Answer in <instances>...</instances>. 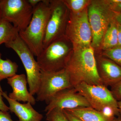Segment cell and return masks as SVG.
Masks as SVG:
<instances>
[{"label":"cell","instance_id":"1","mask_svg":"<svg viewBox=\"0 0 121 121\" xmlns=\"http://www.w3.org/2000/svg\"><path fill=\"white\" fill-rule=\"evenodd\" d=\"M66 64L72 87L82 82L103 85L98 72L96 59L92 46L74 50Z\"/></svg>","mask_w":121,"mask_h":121},{"label":"cell","instance_id":"2","mask_svg":"<svg viewBox=\"0 0 121 121\" xmlns=\"http://www.w3.org/2000/svg\"><path fill=\"white\" fill-rule=\"evenodd\" d=\"M51 13L50 0H42L34 8L30 23L19 35L35 56L43 50V41L46 28Z\"/></svg>","mask_w":121,"mask_h":121},{"label":"cell","instance_id":"3","mask_svg":"<svg viewBox=\"0 0 121 121\" xmlns=\"http://www.w3.org/2000/svg\"><path fill=\"white\" fill-rule=\"evenodd\" d=\"M116 13L111 10L106 0L91 1L87 14L92 33L91 46L98 48L110 24L115 19Z\"/></svg>","mask_w":121,"mask_h":121},{"label":"cell","instance_id":"4","mask_svg":"<svg viewBox=\"0 0 121 121\" xmlns=\"http://www.w3.org/2000/svg\"><path fill=\"white\" fill-rule=\"evenodd\" d=\"M68 40L65 36L57 39L43 49L36 57L41 70L55 71L65 68L70 55Z\"/></svg>","mask_w":121,"mask_h":121},{"label":"cell","instance_id":"5","mask_svg":"<svg viewBox=\"0 0 121 121\" xmlns=\"http://www.w3.org/2000/svg\"><path fill=\"white\" fill-rule=\"evenodd\" d=\"M4 44L7 48L13 50L19 57L26 71L29 92L33 95L36 94L39 86L41 70L34 54L19 35Z\"/></svg>","mask_w":121,"mask_h":121},{"label":"cell","instance_id":"6","mask_svg":"<svg viewBox=\"0 0 121 121\" xmlns=\"http://www.w3.org/2000/svg\"><path fill=\"white\" fill-rule=\"evenodd\" d=\"M65 36L72 43L74 50L91 46L92 33L87 8L78 13L71 12Z\"/></svg>","mask_w":121,"mask_h":121},{"label":"cell","instance_id":"7","mask_svg":"<svg viewBox=\"0 0 121 121\" xmlns=\"http://www.w3.org/2000/svg\"><path fill=\"white\" fill-rule=\"evenodd\" d=\"M71 87L70 76L66 68L55 71L41 70L39 86L36 99L37 101H45L48 104L57 93Z\"/></svg>","mask_w":121,"mask_h":121},{"label":"cell","instance_id":"8","mask_svg":"<svg viewBox=\"0 0 121 121\" xmlns=\"http://www.w3.org/2000/svg\"><path fill=\"white\" fill-rule=\"evenodd\" d=\"M34 8L26 0H1V19L12 24L19 33L28 26Z\"/></svg>","mask_w":121,"mask_h":121},{"label":"cell","instance_id":"9","mask_svg":"<svg viewBox=\"0 0 121 121\" xmlns=\"http://www.w3.org/2000/svg\"><path fill=\"white\" fill-rule=\"evenodd\" d=\"M51 13L43 41V49L55 40L65 36L69 20L68 8L62 1L50 0Z\"/></svg>","mask_w":121,"mask_h":121},{"label":"cell","instance_id":"10","mask_svg":"<svg viewBox=\"0 0 121 121\" xmlns=\"http://www.w3.org/2000/svg\"><path fill=\"white\" fill-rule=\"evenodd\" d=\"M74 87L86 99L91 107L98 111L107 106L118 108L117 101L110 90L104 85H91L82 82Z\"/></svg>","mask_w":121,"mask_h":121},{"label":"cell","instance_id":"11","mask_svg":"<svg viewBox=\"0 0 121 121\" xmlns=\"http://www.w3.org/2000/svg\"><path fill=\"white\" fill-rule=\"evenodd\" d=\"M89 107L90 105L86 99L74 87H71L63 90L53 96L44 111L47 113L56 109L64 110Z\"/></svg>","mask_w":121,"mask_h":121},{"label":"cell","instance_id":"12","mask_svg":"<svg viewBox=\"0 0 121 121\" xmlns=\"http://www.w3.org/2000/svg\"><path fill=\"white\" fill-rule=\"evenodd\" d=\"M96 62L99 74L104 86L111 87L121 80V67L116 63L106 57Z\"/></svg>","mask_w":121,"mask_h":121},{"label":"cell","instance_id":"13","mask_svg":"<svg viewBox=\"0 0 121 121\" xmlns=\"http://www.w3.org/2000/svg\"><path fill=\"white\" fill-rule=\"evenodd\" d=\"M7 81L13 90L8 95L9 97L17 101L27 102L32 105H35L36 99L28 90L27 80L24 74H16L7 79Z\"/></svg>","mask_w":121,"mask_h":121},{"label":"cell","instance_id":"14","mask_svg":"<svg viewBox=\"0 0 121 121\" xmlns=\"http://www.w3.org/2000/svg\"><path fill=\"white\" fill-rule=\"evenodd\" d=\"M2 95L8 102L9 110L18 118L17 121H41L43 118V115L35 110L30 103L22 104L12 99L6 92L3 91Z\"/></svg>","mask_w":121,"mask_h":121},{"label":"cell","instance_id":"15","mask_svg":"<svg viewBox=\"0 0 121 121\" xmlns=\"http://www.w3.org/2000/svg\"><path fill=\"white\" fill-rule=\"evenodd\" d=\"M65 110L82 121H110L101 112L91 107Z\"/></svg>","mask_w":121,"mask_h":121},{"label":"cell","instance_id":"16","mask_svg":"<svg viewBox=\"0 0 121 121\" xmlns=\"http://www.w3.org/2000/svg\"><path fill=\"white\" fill-rule=\"evenodd\" d=\"M103 48L107 50L118 46L117 31L115 19L111 22L107 29L102 43Z\"/></svg>","mask_w":121,"mask_h":121},{"label":"cell","instance_id":"17","mask_svg":"<svg viewBox=\"0 0 121 121\" xmlns=\"http://www.w3.org/2000/svg\"><path fill=\"white\" fill-rule=\"evenodd\" d=\"M19 35V32L11 23L0 20V45L13 39Z\"/></svg>","mask_w":121,"mask_h":121},{"label":"cell","instance_id":"18","mask_svg":"<svg viewBox=\"0 0 121 121\" xmlns=\"http://www.w3.org/2000/svg\"><path fill=\"white\" fill-rule=\"evenodd\" d=\"M0 52V82L17 74L18 66L16 63L8 59L4 60Z\"/></svg>","mask_w":121,"mask_h":121},{"label":"cell","instance_id":"19","mask_svg":"<svg viewBox=\"0 0 121 121\" xmlns=\"http://www.w3.org/2000/svg\"><path fill=\"white\" fill-rule=\"evenodd\" d=\"M63 2L71 12L77 13L86 8L90 3V1L87 0H66Z\"/></svg>","mask_w":121,"mask_h":121},{"label":"cell","instance_id":"20","mask_svg":"<svg viewBox=\"0 0 121 121\" xmlns=\"http://www.w3.org/2000/svg\"><path fill=\"white\" fill-rule=\"evenodd\" d=\"M103 55L121 67V46H117L105 50Z\"/></svg>","mask_w":121,"mask_h":121},{"label":"cell","instance_id":"21","mask_svg":"<svg viewBox=\"0 0 121 121\" xmlns=\"http://www.w3.org/2000/svg\"><path fill=\"white\" fill-rule=\"evenodd\" d=\"M46 120L48 121H69L63 110L56 109L46 113Z\"/></svg>","mask_w":121,"mask_h":121},{"label":"cell","instance_id":"22","mask_svg":"<svg viewBox=\"0 0 121 121\" xmlns=\"http://www.w3.org/2000/svg\"><path fill=\"white\" fill-rule=\"evenodd\" d=\"M110 90L117 101H121V80L111 87Z\"/></svg>","mask_w":121,"mask_h":121},{"label":"cell","instance_id":"23","mask_svg":"<svg viewBox=\"0 0 121 121\" xmlns=\"http://www.w3.org/2000/svg\"><path fill=\"white\" fill-rule=\"evenodd\" d=\"M3 91L2 90L1 86L0 84V110L2 111L8 112L9 110V107L5 104L2 98V93Z\"/></svg>","mask_w":121,"mask_h":121},{"label":"cell","instance_id":"24","mask_svg":"<svg viewBox=\"0 0 121 121\" xmlns=\"http://www.w3.org/2000/svg\"><path fill=\"white\" fill-rule=\"evenodd\" d=\"M0 121H13L8 112L0 110Z\"/></svg>","mask_w":121,"mask_h":121},{"label":"cell","instance_id":"25","mask_svg":"<svg viewBox=\"0 0 121 121\" xmlns=\"http://www.w3.org/2000/svg\"><path fill=\"white\" fill-rule=\"evenodd\" d=\"M106 2L109 4L111 10L115 13H119L121 12V2L117 4H111L108 2L107 0Z\"/></svg>","mask_w":121,"mask_h":121},{"label":"cell","instance_id":"26","mask_svg":"<svg viewBox=\"0 0 121 121\" xmlns=\"http://www.w3.org/2000/svg\"><path fill=\"white\" fill-rule=\"evenodd\" d=\"M63 111L69 121H82L65 110H64Z\"/></svg>","mask_w":121,"mask_h":121},{"label":"cell","instance_id":"27","mask_svg":"<svg viewBox=\"0 0 121 121\" xmlns=\"http://www.w3.org/2000/svg\"><path fill=\"white\" fill-rule=\"evenodd\" d=\"M117 31L118 46H121V25L117 22Z\"/></svg>","mask_w":121,"mask_h":121},{"label":"cell","instance_id":"28","mask_svg":"<svg viewBox=\"0 0 121 121\" xmlns=\"http://www.w3.org/2000/svg\"><path fill=\"white\" fill-rule=\"evenodd\" d=\"M29 4L33 8H35L41 1V0H27Z\"/></svg>","mask_w":121,"mask_h":121},{"label":"cell","instance_id":"29","mask_svg":"<svg viewBox=\"0 0 121 121\" xmlns=\"http://www.w3.org/2000/svg\"><path fill=\"white\" fill-rule=\"evenodd\" d=\"M115 20L117 22L121 25V12L116 13Z\"/></svg>","mask_w":121,"mask_h":121},{"label":"cell","instance_id":"30","mask_svg":"<svg viewBox=\"0 0 121 121\" xmlns=\"http://www.w3.org/2000/svg\"><path fill=\"white\" fill-rule=\"evenodd\" d=\"M117 104L119 113V116L118 117L121 118V101L117 102Z\"/></svg>","mask_w":121,"mask_h":121},{"label":"cell","instance_id":"31","mask_svg":"<svg viewBox=\"0 0 121 121\" xmlns=\"http://www.w3.org/2000/svg\"><path fill=\"white\" fill-rule=\"evenodd\" d=\"M112 121H121V118H120L119 117L116 118Z\"/></svg>","mask_w":121,"mask_h":121},{"label":"cell","instance_id":"32","mask_svg":"<svg viewBox=\"0 0 121 121\" xmlns=\"http://www.w3.org/2000/svg\"><path fill=\"white\" fill-rule=\"evenodd\" d=\"M0 11V20L1 19Z\"/></svg>","mask_w":121,"mask_h":121}]
</instances>
